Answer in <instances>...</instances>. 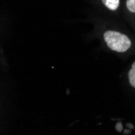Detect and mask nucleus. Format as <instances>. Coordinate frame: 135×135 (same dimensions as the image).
Listing matches in <instances>:
<instances>
[{
  "label": "nucleus",
  "instance_id": "1",
  "mask_svg": "<svg viewBox=\"0 0 135 135\" xmlns=\"http://www.w3.org/2000/svg\"><path fill=\"white\" fill-rule=\"evenodd\" d=\"M104 38L108 46L117 52H126L131 46V41L127 36L116 31H107Z\"/></svg>",
  "mask_w": 135,
  "mask_h": 135
},
{
  "label": "nucleus",
  "instance_id": "2",
  "mask_svg": "<svg viewBox=\"0 0 135 135\" xmlns=\"http://www.w3.org/2000/svg\"><path fill=\"white\" fill-rule=\"evenodd\" d=\"M103 3L110 10L115 11L118 8L120 4V0H102Z\"/></svg>",
  "mask_w": 135,
  "mask_h": 135
},
{
  "label": "nucleus",
  "instance_id": "3",
  "mask_svg": "<svg viewBox=\"0 0 135 135\" xmlns=\"http://www.w3.org/2000/svg\"><path fill=\"white\" fill-rule=\"evenodd\" d=\"M129 80L130 85L135 88V62L133 63L132 67L129 71Z\"/></svg>",
  "mask_w": 135,
  "mask_h": 135
},
{
  "label": "nucleus",
  "instance_id": "4",
  "mask_svg": "<svg viewBox=\"0 0 135 135\" xmlns=\"http://www.w3.org/2000/svg\"><path fill=\"white\" fill-rule=\"evenodd\" d=\"M126 6L129 11L131 12H135V0H127Z\"/></svg>",
  "mask_w": 135,
  "mask_h": 135
}]
</instances>
